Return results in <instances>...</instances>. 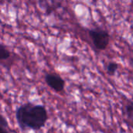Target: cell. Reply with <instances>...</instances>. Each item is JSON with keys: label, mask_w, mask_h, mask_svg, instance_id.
Returning <instances> with one entry per match:
<instances>
[{"label": "cell", "mask_w": 133, "mask_h": 133, "mask_svg": "<svg viewBox=\"0 0 133 133\" xmlns=\"http://www.w3.org/2000/svg\"><path fill=\"white\" fill-rule=\"evenodd\" d=\"M15 118L21 131H40L47 124L49 115L44 105L26 101L16 108Z\"/></svg>", "instance_id": "1"}, {"label": "cell", "mask_w": 133, "mask_h": 133, "mask_svg": "<svg viewBox=\"0 0 133 133\" xmlns=\"http://www.w3.org/2000/svg\"><path fill=\"white\" fill-rule=\"evenodd\" d=\"M124 111L125 115L127 116V118H129V121L132 122L133 118V103L132 101H129V102L125 104Z\"/></svg>", "instance_id": "7"}, {"label": "cell", "mask_w": 133, "mask_h": 133, "mask_svg": "<svg viewBox=\"0 0 133 133\" xmlns=\"http://www.w3.org/2000/svg\"><path fill=\"white\" fill-rule=\"evenodd\" d=\"M0 126L5 127V128H9V122H8V120L2 114H0Z\"/></svg>", "instance_id": "8"}, {"label": "cell", "mask_w": 133, "mask_h": 133, "mask_svg": "<svg viewBox=\"0 0 133 133\" xmlns=\"http://www.w3.org/2000/svg\"><path fill=\"white\" fill-rule=\"evenodd\" d=\"M8 129L9 128H5V127L0 126V133H10Z\"/></svg>", "instance_id": "9"}, {"label": "cell", "mask_w": 133, "mask_h": 133, "mask_svg": "<svg viewBox=\"0 0 133 133\" xmlns=\"http://www.w3.org/2000/svg\"><path fill=\"white\" fill-rule=\"evenodd\" d=\"M44 81L46 84L56 93L62 92L65 87V79L59 74L55 72L47 73L44 76Z\"/></svg>", "instance_id": "3"}, {"label": "cell", "mask_w": 133, "mask_h": 133, "mask_svg": "<svg viewBox=\"0 0 133 133\" xmlns=\"http://www.w3.org/2000/svg\"><path fill=\"white\" fill-rule=\"evenodd\" d=\"M87 33L96 50L101 51L107 49L111 41V36L108 30L102 28H94L88 30Z\"/></svg>", "instance_id": "2"}, {"label": "cell", "mask_w": 133, "mask_h": 133, "mask_svg": "<svg viewBox=\"0 0 133 133\" xmlns=\"http://www.w3.org/2000/svg\"><path fill=\"white\" fill-rule=\"evenodd\" d=\"M12 56L11 51L2 44H0V62L9 59Z\"/></svg>", "instance_id": "5"}, {"label": "cell", "mask_w": 133, "mask_h": 133, "mask_svg": "<svg viewBox=\"0 0 133 133\" xmlns=\"http://www.w3.org/2000/svg\"><path fill=\"white\" fill-rule=\"evenodd\" d=\"M119 69V65L115 62H110L106 68V72L108 76H115L116 72H118Z\"/></svg>", "instance_id": "6"}, {"label": "cell", "mask_w": 133, "mask_h": 133, "mask_svg": "<svg viewBox=\"0 0 133 133\" xmlns=\"http://www.w3.org/2000/svg\"><path fill=\"white\" fill-rule=\"evenodd\" d=\"M37 3L41 8H42L47 14L51 13L60 5L62 0H28Z\"/></svg>", "instance_id": "4"}]
</instances>
